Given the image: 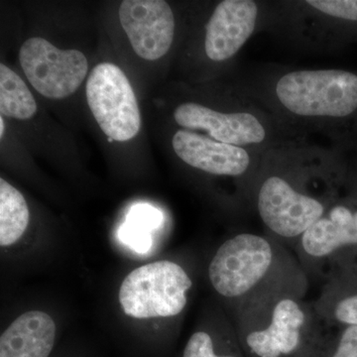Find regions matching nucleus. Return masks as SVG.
Wrapping results in <instances>:
<instances>
[{"label": "nucleus", "mask_w": 357, "mask_h": 357, "mask_svg": "<svg viewBox=\"0 0 357 357\" xmlns=\"http://www.w3.org/2000/svg\"><path fill=\"white\" fill-rule=\"evenodd\" d=\"M86 96L96 122L110 139L124 142L139 132V107L121 68L112 63L96 65L86 82Z\"/></svg>", "instance_id": "7"}, {"label": "nucleus", "mask_w": 357, "mask_h": 357, "mask_svg": "<svg viewBox=\"0 0 357 357\" xmlns=\"http://www.w3.org/2000/svg\"><path fill=\"white\" fill-rule=\"evenodd\" d=\"M4 129H6V124H4L3 116L0 117V137H3Z\"/></svg>", "instance_id": "18"}, {"label": "nucleus", "mask_w": 357, "mask_h": 357, "mask_svg": "<svg viewBox=\"0 0 357 357\" xmlns=\"http://www.w3.org/2000/svg\"><path fill=\"white\" fill-rule=\"evenodd\" d=\"M119 20L134 52L144 60H159L172 48L177 25L168 2L126 0L119 7Z\"/></svg>", "instance_id": "11"}, {"label": "nucleus", "mask_w": 357, "mask_h": 357, "mask_svg": "<svg viewBox=\"0 0 357 357\" xmlns=\"http://www.w3.org/2000/svg\"><path fill=\"white\" fill-rule=\"evenodd\" d=\"M307 280L256 294L232 307L234 325L246 357H316L325 338Z\"/></svg>", "instance_id": "2"}, {"label": "nucleus", "mask_w": 357, "mask_h": 357, "mask_svg": "<svg viewBox=\"0 0 357 357\" xmlns=\"http://www.w3.org/2000/svg\"><path fill=\"white\" fill-rule=\"evenodd\" d=\"M20 61L33 88L53 100L73 95L83 84L89 70L88 60L81 51L61 50L41 37L25 41Z\"/></svg>", "instance_id": "10"}, {"label": "nucleus", "mask_w": 357, "mask_h": 357, "mask_svg": "<svg viewBox=\"0 0 357 357\" xmlns=\"http://www.w3.org/2000/svg\"><path fill=\"white\" fill-rule=\"evenodd\" d=\"M29 208L23 195L4 178H0V245L17 243L29 225Z\"/></svg>", "instance_id": "14"}, {"label": "nucleus", "mask_w": 357, "mask_h": 357, "mask_svg": "<svg viewBox=\"0 0 357 357\" xmlns=\"http://www.w3.org/2000/svg\"><path fill=\"white\" fill-rule=\"evenodd\" d=\"M57 326L50 314L29 311L20 314L2 333L0 357H49Z\"/></svg>", "instance_id": "12"}, {"label": "nucleus", "mask_w": 357, "mask_h": 357, "mask_svg": "<svg viewBox=\"0 0 357 357\" xmlns=\"http://www.w3.org/2000/svg\"><path fill=\"white\" fill-rule=\"evenodd\" d=\"M266 1L222 0L204 26L202 53L217 69H227L253 35L262 31Z\"/></svg>", "instance_id": "8"}, {"label": "nucleus", "mask_w": 357, "mask_h": 357, "mask_svg": "<svg viewBox=\"0 0 357 357\" xmlns=\"http://www.w3.org/2000/svg\"><path fill=\"white\" fill-rule=\"evenodd\" d=\"M316 357H357V326H345L337 338L326 333Z\"/></svg>", "instance_id": "17"}, {"label": "nucleus", "mask_w": 357, "mask_h": 357, "mask_svg": "<svg viewBox=\"0 0 357 357\" xmlns=\"http://www.w3.org/2000/svg\"><path fill=\"white\" fill-rule=\"evenodd\" d=\"M227 84L215 103L199 100L178 103L173 112L178 128L263 154L299 141L291 138L259 103Z\"/></svg>", "instance_id": "4"}, {"label": "nucleus", "mask_w": 357, "mask_h": 357, "mask_svg": "<svg viewBox=\"0 0 357 357\" xmlns=\"http://www.w3.org/2000/svg\"><path fill=\"white\" fill-rule=\"evenodd\" d=\"M351 248H357V208L337 199L301 236L293 249L307 277L325 280L333 274L340 255Z\"/></svg>", "instance_id": "9"}, {"label": "nucleus", "mask_w": 357, "mask_h": 357, "mask_svg": "<svg viewBox=\"0 0 357 357\" xmlns=\"http://www.w3.org/2000/svg\"><path fill=\"white\" fill-rule=\"evenodd\" d=\"M171 143L176 156L192 170L230 181L250 210L251 195L265 154L181 128L174 133Z\"/></svg>", "instance_id": "6"}, {"label": "nucleus", "mask_w": 357, "mask_h": 357, "mask_svg": "<svg viewBox=\"0 0 357 357\" xmlns=\"http://www.w3.org/2000/svg\"><path fill=\"white\" fill-rule=\"evenodd\" d=\"M312 305L326 328L357 326V290H347L328 281Z\"/></svg>", "instance_id": "15"}, {"label": "nucleus", "mask_w": 357, "mask_h": 357, "mask_svg": "<svg viewBox=\"0 0 357 357\" xmlns=\"http://www.w3.org/2000/svg\"><path fill=\"white\" fill-rule=\"evenodd\" d=\"M1 116L27 121L37 112V103L27 84L10 68L0 65Z\"/></svg>", "instance_id": "16"}, {"label": "nucleus", "mask_w": 357, "mask_h": 357, "mask_svg": "<svg viewBox=\"0 0 357 357\" xmlns=\"http://www.w3.org/2000/svg\"><path fill=\"white\" fill-rule=\"evenodd\" d=\"M211 287L231 309L256 294L307 280L297 258L270 236L241 232L215 251L208 269Z\"/></svg>", "instance_id": "3"}, {"label": "nucleus", "mask_w": 357, "mask_h": 357, "mask_svg": "<svg viewBox=\"0 0 357 357\" xmlns=\"http://www.w3.org/2000/svg\"><path fill=\"white\" fill-rule=\"evenodd\" d=\"M337 156L310 141L265 154L250 199L268 236L294 248L298 239L337 201Z\"/></svg>", "instance_id": "1"}, {"label": "nucleus", "mask_w": 357, "mask_h": 357, "mask_svg": "<svg viewBox=\"0 0 357 357\" xmlns=\"http://www.w3.org/2000/svg\"><path fill=\"white\" fill-rule=\"evenodd\" d=\"M192 284L184 267L160 260L131 271L122 281L119 300L122 311L132 319L174 318L187 307Z\"/></svg>", "instance_id": "5"}, {"label": "nucleus", "mask_w": 357, "mask_h": 357, "mask_svg": "<svg viewBox=\"0 0 357 357\" xmlns=\"http://www.w3.org/2000/svg\"><path fill=\"white\" fill-rule=\"evenodd\" d=\"M182 357H246L234 323L222 316L192 333Z\"/></svg>", "instance_id": "13"}]
</instances>
